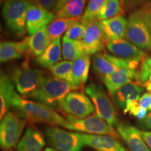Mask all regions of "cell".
I'll list each match as a JSON object with an SVG mask.
<instances>
[{"instance_id": "277c9868", "label": "cell", "mask_w": 151, "mask_h": 151, "mask_svg": "<svg viewBox=\"0 0 151 151\" xmlns=\"http://www.w3.org/2000/svg\"><path fill=\"white\" fill-rule=\"evenodd\" d=\"M31 2L29 0H6L4 4V20L18 37H23L27 32V12Z\"/></svg>"}, {"instance_id": "836d02e7", "label": "cell", "mask_w": 151, "mask_h": 151, "mask_svg": "<svg viewBox=\"0 0 151 151\" xmlns=\"http://www.w3.org/2000/svg\"><path fill=\"white\" fill-rule=\"evenodd\" d=\"M122 6L124 14L127 11L137 8L141 4H142L144 0H119Z\"/></svg>"}, {"instance_id": "f1b7e54d", "label": "cell", "mask_w": 151, "mask_h": 151, "mask_svg": "<svg viewBox=\"0 0 151 151\" xmlns=\"http://www.w3.org/2000/svg\"><path fill=\"white\" fill-rule=\"evenodd\" d=\"M124 14L119 0H106L99 11L97 19L99 20H105L118 15L124 16Z\"/></svg>"}, {"instance_id": "d4e9b609", "label": "cell", "mask_w": 151, "mask_h": 151, "mask_svg": "<svg viewBox=\"0 0 151 151\" xmlns=\"http://www.w3.org/2000/svg\"><path fill=\"white\" fill-rule=\"evenodd\" d=\"M81 18H55L47 27L48 36L51 41L60 39L64 33L73 24L80 21Z\"/></svg>"}, {"instance_id": "7a4b0ae2", "label": "cell", "mask_w": 151, "mask_h": 151, "mask_svg": "<svg viewBox=\"0 0 151 151\" xmlns=\"http://www.w3.org/2000/svg\"><path fill=\"white\" fill-rule=\"evenodd\" d=\"M78 89V87L55 76L46 77L39 88L28 97L51 107H59L60 101L67 94Z\"/></svg>"}, {"instance_id": "83f0119b", "label": "cell", "mask_w": 151, "mask_h": 151, "mask_svg": "<svg viewBox=\"0 0 151 151\" xmlns=\"http://www.w3.org/2000/svg\"><path fill=\"white\" fill-rule=\"evenodd\" d=\"M48 69L55 77L75 86L73 78L72 61H67V60H65V61L60 62L58 63H57L56 65L49 68Z\"/></svg>"}, {"instance_id": "ba28073f", "label": "cell", "mask_w": 151, "mask_h": 151, "mask_svg": "<svg viewBox=\"0 0 151 151\" xmlns=\"http://www.w3.org/2000/svg\"><path fill=\"white\" fill-rule=\"evenodd\" d=\"M27 121L16 113L9 111L1 119L0 144L4 151H11L15 148L26 125Z\"/></svg>"}, {"instance_id": "52a82bcc", "label": "cell", "mask_w": 151, "mask_h": 151, "mask_svg": "<svg viewBox=\"0 0 151 151\" xmlns=\"http://www.w3.org/2000/svg\"><path fill=\"white\" fill-rule=\"evenodd\" d=\"M65 128L73 131L97 135H109L118 137V133L108 122L96 114L84 118H78L67 114Z\"/></svg>"}, {"instance_id": "ee69618b", "label": "cell", "mask_w": 151, "mask_h": 151, "mask_svg": "<svg viewBox=\"0 0 151 151\" xmlns=\"http://www.w3.org/2000/svg\"><path fill=\"white\" fill-rule=\"evenodd\" d=\"M2 1H3V0H1V2H2Z\"/></svg>"}, {"instance_id": "ab89813d", "label": "cell", "mask_w": 151, "mask_h": 151, "mask_svg": "<svg viewBox=\"0 0 151 151\" xmlns=\"http://www.w3.org/2000/svg\"><path fill=\"white\" fill-rule=\"evenodd\" d=\"M146 9V16H147V20H148L149 26H150V31H151V6L150 5L147 4L145 6Z\"/></svg>"}, {"instance_id": "cb8c5ba5", "label": "cell", "mask_w": 151, "mask_h": 151, "mask_svg": "<svg viewBox=\"0 0 151 151\" xmlns=\"http://www.w3.org/2000/svg\"><path fill=\"white\" fill-rule=\"evenodd\" d=\"M62 57L67 61H74L79 57L86 55L82 41H74L68 39L65 36L62 41Z\"/></svg>"}, {"instance_id": "d590c367", "label": "cell", "mask_w": 151, "mask_h": 151, "mask_svg": "<svg viewBox=\"0 0 151 151\" xmlns=\"http://www.w3.org/2000/svg\"><path fill=\"white\" fill-rule=\"evenodd\" d=\"M58 1V0H37L35 3L41 8L52 11Z\"/></svg>"}, {"instance_id": "484cf974", "label": "cell", "mask_w": 151, "mask_h": 151, "mask_svg": "<svg viewBox=\"0 0 151 151\" xmlns=\"http://www.w3.org/2000/svg\"><path fill=\"white\" fill-rule=\"evenodd\" d=\"M94 71L102 78L115 73L119 68L113 65L103 52H98L92 57Z\"/></svg>"}, {"instance_id": "4dcf8cb0", "label": "cell", "mask_w": 151, "mask_h": 151, "mask_svg": "<svg viewBox=\"0 0 151 151\" xmlns=\"http://www.w3.org/2000/svg\"><path fill=\"white\" fill-rule=\"evenodd\" d=\"M15 41H4L0 43V61L1 63L22 58L17 52Z\"/></svg>"}, {"instance_id": "9c48e42d", "label": "cell", "mask_w": 151, "mask_h": 151, "mask_svg": "<svg viewBox=\"0 0 151 151\" xmlns=\"http://www.w3.org/2000/svg\"><path fill=\"white\" fill-rule=\"evenodd\" d=\"M45 134L48 144L59 151H81L85 146L80 133L49 126L45 129Z\"/></svg>"}, {"instance_id": "d6a6232c", "label": "cell", "mask_w": 151, "mask_h": 151, "mask_svg": "<svg viewBox=\"0 0 151 151\" xmlns=\"http://www.w3.org/2000/svg\"><path fill=\"white\" fill-rule=\"evenodd\" d=\"M87 25L82 22L78 21L73 24L71 27L67 30L65 36L68 39L74 41L82 40L86 32Z\"/></svg>"}, {"instance_id": "7402d4cb", "label": "cell", "mask_w": 151, "mask_h": 151, "mask_svg": "<svg viewBox=\"0 0 151 151\" xmlns=\"http://www.w3.org/2000/svg\"><path fill=\"white\" fill-rule=\"evenodd\" d=\"M91 55H83L73 61V78L74 85L82 88L86 83L89 75Z\"/></svg>"}, {"instance_id": "f35d334b", "label": "cell", "mask_w": 151, "mask_h": 151, "mask_svg": "<svg viewBox=\"0 0 151 151\" xmlns=\"http://www.w3.org/2000/svg\"><path fill=\"white\" fill-rule=\"evenodd\" d=\"M69 1H71V0H58V2H57L55 6V8L53 9V10H52V12L53 13V14H56L58 11H59L60 9H61L62 7L65 6L66 4L69 2Z\"/></svg>"}, {"instance_id": "2e32d148", "label": "cell", "mask_w": 151, "mask_h": 151, "mask_svg": "<svg viewBox=\"0 0 151 151\" xmlns=\"http://www.w3.org/2000/svg\"><path fill=\"white\" fill-rule=\"evenodd\" d=\"M118 134L127 143L131 151H150L143 141L141 131L138 128L126 123H119L116 126Z\"/></svg>"}, {"instance_id": "9a60e30c", "label": "cell", "mask_w": 151, "mask_h": 151, "mask_svg": "<svg viewBox=\"0 0 151 151\" xmlns=\"http://www.w3.org/2000/svg\"><path fill=\"white\" fill-rule=\"evenodd\" d=\"M85 145L97 151H128L116 138L109 135L80 134Z\"/></svg>"}, {"instance_id": "3957f363", "label": "cell", "mask_w": 151, "mask_h": 151, "mask_svg": "<svg viewBox=\"0 0 151 151\" xmlns=\"http://www.w3.org/2000/svg\"><path fill=\"white\" fill-rule=\"evenodd\" d=\"M125 38L143 51H151V31L146 6L130 14L127 18Z\"/></svg>"}, {"instance_id": "8d00e7d4", "label": "cell", "mask_w": 151, "mask_h": 151, "mask_svg": "<svg viewBox=\"0 0 151 151\" xmlns=\"http://www.w3.org/2000/svg\"><path fill=\"white\" fill-rule=\"evenodd\" d=\"M141 127L144 129H151V111L148 113L146 118L141 121H139Z\"/></svg>"}, {"instance_id": "5b68a950", "label": "cell", "mask_w": 151, "mask_h": 151, "mask_svg": "<svg viewBox=\"0 0 151 151\" xmlns=\"http://www.w3.org/2000/svg\"><path fill=\"white\" fill-rule=\"evenodd\" d=\"M45 78L43 71L29 67L28 58L20 67L14 68L11 76L18 92L27 97L39 88Z\"/></svg>"}, {"instance_id": "e0dca14e", "label": "cell", "mask_w": 151, "mask_h": 151, "mask_svg": "<svg viewBox=\"0 0 151 151\" xmlns=\"http://www.w3.org/2000/svg\"><path fill=\"white\" fill-rule=\"evenodd\" d=\"M138 71L127 67L119 68L116 72L102 78L104 83L111 96L118 88L132 81H137Z\"/></svg>"}, {"instance_id": "60d3db41", "label": "cell", "mask_w": 151, "mask_h": 151, "mask_svg": "<svg viewBox=\"0 0 151 151\" xmlns=\"http://www.w3.org/2000/svg\"><path fill=\"white\" fill-rule=\"evenodd\" d=\"M43 151H59V150H58L57 149H55L53 148H46Z\"/></svg>"}, {"instance_id": "5bb4252c", "label": "cell", "mask_w": 151, "mask_h": 151, "mask_svg": "<svg viewBox=\"0 0 151 151\" xmlns=\"http://www.w3.org/2000/svg\"><path fill=\"white\" fill-rule=\"evenodd\" d=\"M55 18L52 11L41 8L32 1L27 12V29L30 36L46 27Z\"/></svg>"}, {"instance_id": "e575fe53", "label": "cell", "mask_w": 151, "mask_h": 151, "mask_svg": "<svg viewBox=\"0 0 151 151\" xmlns=\"http://www.w3.org/2000/svg\"><path fill=\"white\" fill-rule=\"evenodd\" d=\"M139 105L147 111H151V93L145 92L139 98Z\"/></svg>"}, {"instance_id": "b9f144b4", "label": "cell", "mask_w": 151, "mask_h": 151, "mask_svg": "<svg viewBox=\"0 0 151 151\" xmlns=\"http://www.w3.org/2000/svg\"><path fill=\"white\" fill-rule=\"evenodd\" d=\"M29 1H32V2H34V3H35V1H37V0H29Z\"/></svg>"}, {"instance_id": "f546056e", "label": "cell", "mask_w": 151, "mask_h": 151, "mask_svg": "<svg viewBox=\"0 0 151 151\" xmlns=\"http://www.w3.org/2000/svg\"><path fill=\"white\" fill-rule=\"evenodd\" d=\"M105 1L106 0H88L84 13L81 18V22L87 25L94 20H97L98 15Z\"/></svg>"}, {"instance_id": "ffe728a7", "label": "cell", "mask_w": 151, "mask_h": 151, "mask_svg": "<svg viewBox=\"0 0 151 151\" xmlns=\"http://www.w3.org/2000/svg\"><path fill=\"white\" fill-rule=\"evenodd\" d=\"M144 91L145 89L142 86L136 81H132L118 88L112 94V97L120 108L124 109L128 101H139V98Z\"/></svg>"}, {"instance_id": "7c38bea8", "label": "cell", "mask_w": 151, "mask_h": 151, "mask_svg": "<svg viewBox=\"0 0 151 151\" xmlns=\"http://www.w3.org/2000/svg\"><path fill=\"white\" fill-rule=\"evenodd\" d=\"M14 83L11 78L4 73L0 77V118L4 116L9 109H17L21 102L22 97L14 89Z\"/></svg>"}, {"instance_id": "74e56055", "label": "cell", "mask_w": 151, "mask_h": 151, "mask_svg": "<svg viewBox=\"0 0 151 151\" xmlns=\"http://www.w3.org/2000/svg\"><path fill=\"white\" fill-rule=\"evenodd\" d=\"M141 134L143 141L151 150V131H141Z\"/></svg>"}, {"instance_id": "f6af8a7d", "label": "cell", "mask_w": 151, "mask_h": 151, "mask_svg": "<svg viewBox=\"0 0 151 151\" xmlns=\"http://www.w3.org/2000/svg\"><path fill=\"white\" fill-rule=\"evenodd\" d=\"M150 93H151V92H150Z\"/></svg>"}, {"instance_id": "8fae6325", "label": "cell", "mask_w": 151, "mask_h": 151, "mask_svg": "<svg viewBox=\"0 0 151 151\" xmlns=\"http://www.w3.org/2000/svg\"><path fill=\"white\" fill-rule=\"evenodd\" d=\"M81 41L87 55H92L104 50L107 41L99 20L97 19L87 24L86 32Z\"/></svg>"}, {"instance_id": "44dd1931", "label": "cell", "mask_w": 151, "mask_h": 151, "mask_svg": "<svg viewBox=\"0 0 151 151\" xmlns=\"http://www.w3.org/2000/svg\"><path fill=\"white\" fill-rule=\"evenodd\" d=\"M62 55V44L60 38L52 41L43 53L37 58L36 62L42 68L49 69L61 61Z\"/></svg>"}, {"instance_id": "6da1fadb", "label": "cell", "mask_w": 151, "mask_h": 151, "mask_svg": "<svg viewBox=\"0 0 151 151\" xmlns=\"http://www.w3.org/2000/svg\"><path fill=\"white\" fill-rule=\"evenodd\" d=\"M17 116L30 123H45L50 126L65 127L67 120L50 106L22 98Z\"/></svg>"}, {"instance_id": "ac0fdd59", "label": "cell", "mask_w": 151, "mask_h": 151, "mask_svg": "<svg viewBox=\"0 0 151 151\" xmlns=\"http://www.w3.org/2000/svg\"><path fill=\"white\" fill-rule=\"evenodd\" d=\"M127 22V19L123 15H118L108 20H100L107 42L125 37Z\"/></svg>"}, {"instance_id": "1f68e13d", "label": "cell", "mask_w": 151, "mask_h": 151, "mask_svg": "<svg viewBox=\"0 0 151 151\" xmlns=\"http://www.w3.org/2000/svg\"><path fill=\"white\" fill-rule=\"evenodd\" d=\"M151 75V56H147L141 62L138 69V78L137 82L141 86L148 80Z\"/></svg>"}, {"instance_id": "d6986e66", "label": "cell", "mask_w": 151, "mask_h": 151, "mask_svg": "<svg viewBox=\"0 0 151 151\" xmlns=\"http://www.w3.org/2000/svg\"><path fill=\"white\" fill-rule=\"evenodd\" d=\"M46 145L44 136L35 126H29L18 145V151H42Z\"/></svg>"}, {"instance_id": "4fadbf2b", "label": "cell", "mask_w": 151, "mask_h": 151, "mask_svg": "<svg viewBox=\"0 0 151 151\" xmlns=\"http://www.w3.org/2000/svg\"><path fill=\"white\" fill-rule=\"evenodd\" d=\"M106 48L113 55L129 61H137L141 63L148 56L146 52L124 39L108 41Z\"/></svg>"}, {"instance_id": "bcb514c9", "label": "cell", "mask_w": 151, "mask_h": 151, "mask_svg": "<svg viewBox=\"0 0 151 151\" xmlns=\"http://www.w3.org/2000/svg\"><path fill=\"white\" fill-rule=\"evenodd\" d=\"M11 151H12V150H11Z\"/></svg>"}, {"instance_id": "603a6c76", "label": "cell", "mask_w": 151, "mask_h": 151, "mask_svg": "<svg viewBox=\"0 0 151 151\" xmlns=\"http://www.w3.org/2000/svg\"><path fill=\"white\" fill-rule=\"evenodd\" d=\"M51 42L47 32V27L39 30L35 35L28 37V46L30 55L36 58H39Z\"/></svg>"}, {"instance_id": "8992f818", "label": "cell", "mask_w": 151, "mask_h": 151, "mask_svg": "<svg viewBox=\"0 0 151 151\" xmlns=\"http://www.w3.org/2000/svg\"><path fill=\"white\" fill-rule=\"evenodd\" d=\"M85 90L95 107V114L112 127H116L119 123L116 108L103 86L91 82L87 85Z\"/></svg>"}, {"instance_id": "7bdbcfd3", "label": "cell", "mask_w": 151, "mask_h": 151, "mask_svg": "<svg viewBox=\"0 0 151 151\" xmlns=\"http://www.w3.org/2000/svg\"><path fill=\"white\" fill-rule=\"evenodd\" d=\"M149 5H150V6H151V1H150V3H149Z\"/></svg>"}, {"instance_id": "4316f807", "label": "cell", "mask_w": 151, "mask_h": 151, "mask_svg": "<svg viewBox=\"0 0 151 151\" xmlns=\"http://www.w3.org/2000/svg\"><path fill=\"white\" fill-rule=\"evenodd\" d=\"M86 0H71L55 14V18H81Z\"/></svg>"}, {"instance_id": "30bf717a", "label": "cell", "mask_w": 151, "mask_h": 151, "mask_svg": "<svg viewBox=\"0 0 151 151\" xmlns=\"http://www.w3.org/2000/svg\"><path fill=\"white\" fill-rule=\"evenodd\" d=\"M59 108L67 114L78 118L91 116L95 111V107L89 97L83 92H70L60 101Z\"/></svg>"}]
</instances>
